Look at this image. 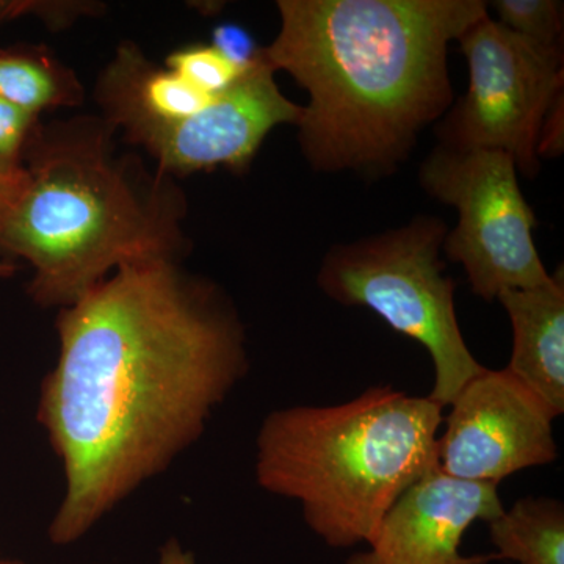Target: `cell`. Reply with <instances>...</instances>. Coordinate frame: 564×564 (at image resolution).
Instances as JSON below:
<instances>
[{"label":"cell","instance_id":"5","mask_svg":"<svg viewBox=\"0 0 564 564\" xmlns=\"http://www.w3.org/2000/svg\"><path fill=\"white\" fill-rule=\"evenodd\" d=\"M447 225L421 215L358 242L334 245L317 285L333 302L373 311L393 329L426 348L433 362L430 399L448 406L486 367L464 340L455 310V281L441 261Z\"/></svg>","mask_w":564,"mask_h":564},{"label":"cell","instance_id":"10","mask_svg":"<svg viewBox=\"0 0 564 564\" xmlns=\"http://www.w3.org/2000/svg\"><path fill=\"white\" fill-rule=\"evenodd\" d=\"M499 486L459 480L433 467L392 505L367 551L347 564H491L496 554L464 555V533L503 513Z\"/></svg>","mask_w":564,"mask_h":564},{"label":"cell","instance_id":"20","mask_svg":"<svg viewBox=\"0 0 564 564\" xmlns=\"http://www.w3.org/2000/svg\"><path fill=\"white\" fill-rule=\"evenodd\" d=\"M28 180L24 166L14 172H0V221L20 199L25 185H28Z\"/></svg>","mask_w":564,"mask_h":564},{"label":"cell","instance_id":"11","mask_svg":"<svg viewBox=\"0 0 564 564\" xmlns=\"http://www.w3.org/2000/svg\"><path fill=\"white\" fill-rule=\"evenodd\" d=\"M217 96L198 90L166 66L155 65L132 41L118 46L96 85L101 117L124 133L191 118Z\"/></svg>","mask_w":564,"mask_h":564},{"label":"cell","instance_id":"6","mask_svg":"<svg viewBox=\"0 0 564 564\" xmlns=\"http://www.w3.org/2000/svg\"><path fill=\"white\" fill-rule=\"evenodd\" d=\"M510 155L437 147L423 161L419 182L437 202L454 207L458 223L443 250L462 263L474 295L494 302L505 291L543 285L545 270L534 245L536 218Z\"/></svg>","mask_w":564,"mask_h":564},{"label":"cell","instance_id":"16","mask_svg":"<svg viewBox=\"0 0 564 564\" xmlns=\"http://www.w3.org/2000/svg\"><path fill=\"white\" fill-rule=\"evenodd\" d=\"M165 66L180 74L193 87L207 95H221L242 77L247 69L237 68L212 44H188L172 52Z\"/></svg>","mask_w":564,"mask_h":564},{"label":"cell","instance_id":"8","mask_svg":"<svg viewBox=\"0 0 564 564\" xmlns=\"http://www.w3.org/2000/svg\"><path fill=\"white\" fill-rule=\"evenodd\" d=\"M447 408L437 467L451 477L499 486L558 458L554 411L508 369H485Z\"/></svg>","mask_w":564,"mask_h":564},{"label":"cell","instance_id":"1","mask_svg":"<svg viewBox=\"0 0 564 564\" xmlns=\"http://www.w3.org/2000/svg\"><path fill=\"white\" fill-rule=\"evenodd\" d=\"M36 421L63 473L50 525L77 543L202 440L248 372L242 318L181 261L122 267L58 311Z\"/></svg>","mask_w":564,"mask_h":564},{"label":"cell","instance_id":"13","mask_svg":"<svg viewBox=\"0 0 564 564\" xmlns=\"http://www.w3.org/2000/svg\"><path fill=\"white\" fill-rule=\"evenodd\" d=\"M0 99L29 111L77 107L85 90L73 69L43 47L0 51Z\"/></svg>","mask_w":564,"mask_h":564},{"label":"cell","instance_id":"4","mask_svg":"<svg viewBox=\"0 0 564 564\" xmlns=\"http://www.w3.org/2000/svg\"><path fill=\"white\" fill-rule=\"evenodd\" d=\"M444 408L429 395L373 386L329 406L281 408L256 436L263 491L295 500L333 549L369 544L393 503L437 464Z\"/></svg>","mask_w":564,"mask_h":564},{"label":"cell","instance_id":"18","mask_svg":"<svg viewBox=\"0 0 564 564\" xmlns=\"http://www.w3.org/2000/svg\"><path fill=\"white\" fill-rule=\"evenodd\" d=\"M212 46L215 47L226 61L236 65L237 68L247 69L261 58L262 47L256 44L250 32L245 31L240 25L226 24L217 25L212 32Z\"/></svg>","mask_w":564,"mask_h":564},{"label":"cell","instance_id":"23","mask_svg":"<svg viewBox=\"0 0 564 564\" xmlns=\"http://www.w3.org/2000/svg\"><path fill=\"white\" fill-rule=\"evenodd\" d=\"M0 564H25L20 562V560H0Z\"/></svg>","mask_w":564,"mask_h":564},{"label":"cell","instance_id":"7","mask_svg":"<svg viewBox=\"0 0 564 564\" xmlns=\"http://www.w3.org/2000/svg\"><path fill=\"white\" fill-rule=\"evenodd\" d=\"M469 70L466 95L437 126L441 147L497 151L519 172L540 169L541 129L563 95L562 46H543L481 18L459 36Z\"/></svg>","mask_w":564,"mask_h":564},{"label":"cell","instance_id":"21","mask_svg":"<svg viewBox=\"0 0 564 564\" xmlns=\"http://www.w3.org/2000/svg\"><path fill=\"white\" fill-rule=\"evenodd\" d=\"M159 564H198L195 554L184 549L180 540L170 538L159 552Z\"/></svg>","mask_w":564,"mask_h":564},{"label":"cell","instance_id":"12","mask_svg":"<svg viewBox=\"0 0 564 564\" xmlns=\"http://www.w3.org/2000/svg\"><path fill=\"white\" fill-rule=\"evenodd\" d=\"M513 328L507 369L549 404L564 413V280L555 272L543 285L499 295Z\"/></svg>","mask_w":564,"mask_h":564},{"label":"cell","instance_id":"3","mask_svg":"<svg viewBox=\"0 0 564 564\" xmlns=\"http://www.w3.org/2000/svg\"><path fill=\"white\" fill-rule=\"evenodd\" d=\"M102 117L33 128L28 185L0 221V252L31 265L28 293L65 310L122 267L182 261L187 202L176 180L121 154Z\"/></svg>","mask_w":564,"mask_h":564},{"label":"cell","instance_id":"19","mask_svg":"<svg viewBox=\"0 0 564 564\" xmlns=\"http://www.w3.org/2000/svg\"><path fill=\"white\" fill-rule=\"evenodd\" d=\"M563 148V95L554 102L541 129L538 155H556Z\"/></svg>","mask_w":564,"mask_h":564},{"label":"cell","instance_id":"22","mask_svg":"<svg viewBox=\"0 0 564 564\" xmlns=\"http://www.w3.org/2000/svg\"><path fill=\"white\" fill-rule=\"evenodd\" d=\"M17 272V267L11 262L0 261V278H9Z\"/></svg>","mask_w":564,"mask_h":564},{"label":"cell","instance_id":"14","mask_svg":"<svg viewBox=\"0 0 564 564\" xmlns=\"http://www.w3.org/2000/svg\"><path fill=\"white\" fill-rule=\"evenodd\" d=\"M497 560L564 564V507L551 497H524L489 522Z\"/></svg>","mask_w":564,"mask_h":564},{"label":"cell","instance_id":"17","mask_svg":"<svg viewBox=\"0 0 564 564\" xmlns=\"http://www.w3.org/2000/svg\"><path fill=\"white\" fill-rule=\"evenodd\" d=\"M39 118L0 99V172L21 169L25 143L39 124Z\"/></svg>","mask_w":564,"mask_h":564},{"label":"cell","instance_id":"15","mask_svg":"<svg viewBox=\"0 0 564 564\" xmlns=\"http://www.w3.org/2000/svg\"><path fill=\"white\" fill-rule=\"evenodd\" d=\"M496 20L508 31L543 46H562L563 3L556 0H497Z\"/></svg>","mask_w":564,"mask_h":564},{"label":"cell","instance_id":"9","mask_svg":"<svg viewBox=\"0 0 564 564\" xmlns=\"http://www.w3.org/2000/svg\"><path fill=\"white\" fill-rule=\"evenodd\" d=\"M276 70L263 55L229 90L202 111L169 124H150L126 132L169 176L226 166L243 172L274 128L299 124L303 106L285 98L274 80Z\"/></svg>","mask_w":564,"mask_h":564},{"label":"cell","instance_id":"2","mask_svg":"<svg viewBox=\"0 0 564 564\" xmlns=\"http://www.w3.org/2000/svg\"><path fill=\"white\" fill-rule=\"evenodd\" d=\"M262 55L307 91L299 140L315 172L384 176L454 102L448 46L484 0H280Z\"/></svg>","mask_w":564,"mask_h":564}]
</instances>
